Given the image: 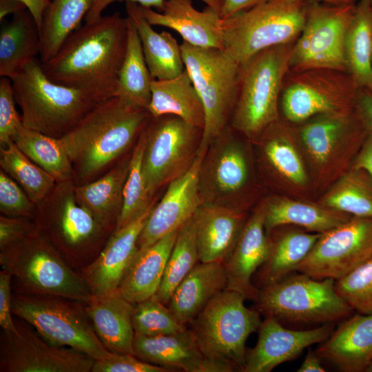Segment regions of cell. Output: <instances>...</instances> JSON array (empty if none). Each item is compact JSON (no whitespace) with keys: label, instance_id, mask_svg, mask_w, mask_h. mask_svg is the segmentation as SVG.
Instances as JSON below:
<instances>
[{"label":"cell","instance_id":"63","mask_svg":"<svg viewBox=\"0 0 372 372\" xmlns=\"http://www.w3.org/2000/svg\"><path fill=\"white\" fill-rule=\"evenodd\" d=\"M49 1H50V0H49Z\"/></svg>","mask_w":372,"mask_h":372},{"label":"cell","instance_id":"31","mask_svg":"<svg viewBox=\"0 0 372 372\" xmlns=\"http://www.w3.org/2000/svg\"><path fill=\"white\" fill-rule=\"evenodd\" d=\"M147 109L152 117L173 115L202 130L204 128V107L186 69L169 79H153Z\"/></svg>","mask_w":372,"mask_h":372},{"label":"cell","instance_id":"41","mask_svg":"<svg viewBox=\"0 0 372 372\" xmlns=\"http://www.w3.org/2000/svg\"><path fill=\"white\" fill-rule=\"evenodd\" d=\"M198 261L199 254L193 216L178 229L161 285L156 293L161 302L167 305L176 288Z\"/></svg>","mask_w":372,"mask_h":372},{"label":"cell","instance_id":"61","mask_svg":"<svg viewBox=\"0 0 372 372\" xmlns=\"http://www.w3.org/2000/svg\"><path fill=\"white\" fill-rule=\"evenodd\" d=\"M366 88H368L369 90H371L372 92V72H371V76L370 82H369L368 86Z\"/></svg>","mask_w":372,"mask_h":372},{"label":"cell","instance_id":"54","mask_svg":"<svg viewBox=\"0 0 372 372\" xmlns=\"http://www.w3.org/2000/svg\"><path fill=\"white\" fill-rule=\"evenodd\" d=\"M357 107L369 132H372V92L368 88H360Z\"/></svg>","mask_w":372,"mask_h":372},{"label":"cell","instance_id":"62","mask_svg":"<svg viewBox=\"0 0 372 372\" xmlns=\"http://www.w3.org/2000/svg\"><path fill=\"white\" fill-rule=\"evenodd\" d=\"M353 1H355V2H357V1H358L359 0H353Z\"/></svg>","mask_w":372,"mask_h":372},{"label":"cell","instance_id":"3","mask_svg":"<svg viewBox=\"0 0 372 372\" xmlns=\"http://www.w3.org/2000/svg\"><path fill=\"white\" fill-rule=\"evenodd\" d=\"M10 80L23 126L54 138L64 136L96 104L113 96L54 83L38 58L25 63Z\"/></svg>","mask_w":372,"mask_h":372},{"label":"cell","instance_id":"12","mask_svg":"<svg viewBox=\"0 0 372 372\" xmlns=\"http://www.w3.org/2000/svg\"><path fill=\"white\" fill-rule=\"evenodd\" d=\"M360 88L347 72L326 68L289 72L281 93L282 110L293 123L350 110L357 105Z\"/></svg>","mask_w":372,"mask_h":372},{"label":"cell","instance_id":"59","mask_svg":"<svg viewBox=\"0 0 372 372\" xmlns=\"http://www.w3.org/2000/svg\"><path fill=\"white\" fill-rule=\"evenodd\" d=\"M300 1H304V0H300ZM311 1L322 2L324 3L331 4V5H344V4H347L350 3H356L353 1V0H311Z\"/></svg>","mask_w":372,"mask_h":372},{"label":"cell","instance_id":"26","mask_svg":"<svg viewBox=\"0 0 372 372\" xmlns=\"http://www.w3.org/2000/svg\"><path fill=\"white\" fill-rule=\"evenodd\" d=\"M269 231L271 235H267L269 248L266 259L252 278L257 289L278 282L296 271L320 236L319 233H309L298 228H286V225Z\"/></svg>","mask_w":372,"mask_h":372},{"label":"cell","instance_id":"20","mask_svg":"<svg viewBox=\"0 0 372 372\" xmlns=\"http://www.w3.org/2000/svg\"><path fill=\"white\" fill-rule=\"evenodd\" d=\"M140 6L145 19L177 32L183 41L197 47L224 49L222 18L218 12L207 6L196 10L192 0H166L159 11Z\"/></svg>","mask_w":372,"mask_h":372},{"label":"cell","instance_id":"5","mask_svg":"<svg viewBox=\"0 0 372 372\" xmlns=\"http://www.w3.org/2000/svg\"><path fill=\"white\" fill-rule=\"evenodd\" d=\"M245 300L240 293L226 289L190 322L201 351L221 372L242 371L246 341L262 322L260 313L247 307Z\"/></svg>","mask_w":372,"mask_h":372},{"label":"cell","instance_id":"13","mask_svg":"<svg viewBox=\"0 0 372 372\" xmlns=\"http://www.w3.org/2000/svg\"><path fill=\"white\" fill-rule=\"evenodd\" d=\"M145 137L143 174L151 198L184 173L194 160L203 130L173 115L151 117Z\"/></svg>","mask_w":372,"mask_h":372},{"label":"cell","instance_id":"36","mask_svg":"<svg viewBox=\"0 0 372 372\" xmlns=\"http://www.w3.org/2000/svg\"><path fill=\"white\" fill-rule=\"evenodd\" d=\"M90 3L91 0H50L39 29L41 63L52 58L69 36L79 28Z\"/></svg>","mask_w":372,"mask_h":372},{"label":"cell","instance_id":"23","mask_svg":"<svg viewBox=\"0 0 372 372\" xmlns=\"http://www.w3.org/2000/svg\"><path fill=\"white\" fill-rule=\"evenodd\" d=\"M316 354L343 372H365L372 359V313H356L342 321Z\"/></svg>","mask_w":372,"mask_h":372},{"label":"cell","instance_id":"32","mask_svg":"<svg viewBox=\"0 0 372 372\" xmlns=\"http://www.w3.org/2000/svg\"><path fill=\"white\" fill-rule=\"evenodd\" d=\"M39 30L28 9L1 21L0 76L11 78L28 62L40 55Z\"/></svg>","mask_w":372,"mask_h":372},{"label":"cell","instance_id":"8","mask_svg":"<svg viewBox=\"0 0 372 372\" xmlns=\"http://www.w3.org/2000/svg\"><path fill=\"white\" fill-rule=\"evenodd\" d=\"M309 0H269L222 20L224 49L240 65L266 48L293 43Z\"/></svg>","mask_w":372,"mask_h":372},{"label":"cell","instance_id":"22","mask_svg":"<svg viewBox=\"0 0 372 372\" xmlns=\"http://www.w3.org/2000/svg\"><path fill=\"white\" fill-rule=\"evenodd\" d=\"M199 262H225L247 222L234 207L202 203L194 214Z\"/></svg>","mask_w":372,"mask_h":372},{"label":"cell","instance_id":"16","mask_svg":"<svg viewBox=\"0 0 372 372\" xmlns=\"http://www.w3.org/2000/svg\"><path fill=\"white\" fill-rule=\"evenodd\" d=\"M232 130L227 126L209 144L203 157L199 171L203 203L228 206L229 198L247 183V158Z\"/></svg>","mask_w":372,"mask_h":372},{"label":"cell","instance_id":"48","mask_svg":"<svg viewBox=\"0 0 372 372\" xmlns=\"http://www.w3.org/2000/svg\"><path fill=\"white\" fill-rule=\"evenodd\" d=\"M34 205L23 189L3 170L0 171V211L10 217L30 216Z\"/></svg>","mask_w":372,"mask_h":372},{"label":"cell","instance_id":"7","mask_svg":"<svg viewBox=\"0 0 372 372\" xmlns=\"http://www.w3.org/2000/svg\"><path fill=\"white\" fill-rule=\"evenodd\" d=\"M298 273L258 289L255 309L260 315L281 323L325 324L343 321L354 313L336 292L335 280Z\"/></svg>","mask_w":372,"mask_h":372},{"label":"cell","instance_id":"47","mask_svg":"<svg viewBox=\"0 0 372 372\" xmlns=\"http://www.w3.org/2000/svg\"><path fill=\"white\" fill-rule=\"evenodd\" d=\"M12 81L10 78L0 79V144L1 147L13 141L23 125L21 115L16 108Z\"/></svg>","mask_w":372,"mask_h":372},{"label":"cell","instance_id":"17","mask_svg":"<svg viewBox=\"0 0 372 372\" xmlns=\"http://www.w3.org/2000/svg\"><path fill=\"white\" fill-rule=\"evenodd\" d=\"M207 150L198 149L189 168L168 184L164 196L154 206L141 232L138 250L146 248L179 229L202 204L199 171Z\"/></svg>","mask_w":372,"mask_h":372},{"label":"cell","instance_id":"52","mask_svg":"<svg viewBox=\"0 0 372 372\" xmlns=\"http://www.w3.org/2000/svg\"><path fill=\"white\" fill-rule=\"evenodd\" d=\"M11 278L7 271L2 269L0 272V326L6 333L18 331L12 317Z\"/></svg>","mask_w":372,"mask_h":372},{"label":"cell","instance_id":"37","mask_svg":"<svg viewBox=\"0 0 372 372\" xmlns=\"http://www.w3.org/2000/svg\"><path fill=\"white\" fill-rule=\"evenodd\" d=\"M345 56L348 72L360 87L372 72V0H359L347 30Z\"/></svg>","mask_w":372,"mask_h":372},{"label":"cell","instance_id":"34","mask_svg":"<svg viewBox=\"0 0 372 372\" xmlns=\"http://www.w3.org/2000/svg\"><path fill=\"white\" fill-rule=\"evenodd\" d=\"M73 180L58 183L48 196L55 223L63 241L79 247L90 240L103 228L90 211L78 201Z\"/></svg>","mask_w":372,"mask_h":372},{"label":"cell","instance_id":"35","mask_svg":"<svg viewBox=\"0 0 372 372\" xmlns=\"http://www.w3.org/2000/svg\"><path fill=\"white\" fill-rule=\"evenodd\" d=\"M352 216L322 205L286 198L265 205L266 231L281 225H292L322 234L348 221Z\"/></svg>","mask_w":372,"mask_h":372},{"label":"cell","instance_id":"19","mask_svg":"<svg viewBox=\"0 0 372 372\" xmlns=\"http://www.w3.org/2000/svg\"><path fill=\"white\" fill-rule=\"evenodd\" d=\"M154 201L140 216L114 234L96 259L84 270L83 278L92 296L117 292L138 252L137 242Z\"/></svg>","mask_w":372,"mask_h":372},{"label":"cell","instance_id":"39","mask_svg":"<svg viewBox=\"0 0 372 372\" xmlns=\"http://www.w3.org/2000/svg\"><path fill=\"white\" fill-rule=\"evenodd\" d=\"M13 142L57 183L74 180L72 164L60 138L52 137L23 125Z\"/></svg>","mask_w":372,"mask_h":372},{"label":"cell","instance_id":"1","mask_svg":"<svg viewBox=\"0 0 372 372\" xmlns=\"http://www.w3.org/2000/svg\"><path fill=\"white\" fill-rule=\"evenodd\" d=\"M127 34V18L118 12L85 22L52 58L41 63L43 70L57 84L115 96Z\"/></svg>","mask_w":372,"mask_h":372},{"label":"cell","instance_id":"46","mask_svg":"<svg viewBox=\"0 0 372 372\" xmlns=\"http://www.w3.org/2000/svg\"><path fill=\"white\" fill-rule=\"evenodd\" d=\"M338 294L356 312L372 313V255L335 280Z\"/></svg>","mask_w":372,"mask_h":372},{"label":"cell","instance_id":"14","mask_svg":"<svg viewBox=\"0 0 372 372\" xmlns=\"http://www.w3.org/2000/svg\"><path fill=\"white\" fill-rule=\"evenodd\" d=\"M372 255V218L352 216L320 236L296 271L337 280Z\"/></svg>","mask_w":372,"mask_h":372},{"label":"cell","instance_id":"21","mask_svg":"<svg viewBox=\"0 0 372 372\" xmlns=\"http://www.w3.org/2000/svg\"><path fill=\"white\" fill-rule=\"evenodd\" d=\"M268 248L264 205L247 220L235 248L225 262L227 289L255 301L258 289L254 285L252 278L265 260Z\"/></svg>","mask_w":372,"mask_h":372},{"label":"cell","instance_id":"56","mask_svg":"<svg viewBox=\"0 0 372 372\" xmlns=\"http://www.w3.org/2000/svg\"><path fill=\"white\" fill-rule=\"evenodd\" d=\"M34 17L39 30L41 28L43 14L49 5V0H20Z\"/></svg>","mask_w":372,"mask_h":372},{"label":"cell","instance_id":"42","mask_svg":"<svg viewBox=\"0 0 372 372\" xmlns=\"http://www.w3.org/2000/svg\"><path fill=\"white\" fill-rule=\"evenodd\" d=\"M322 205L352 216L372 218V178L351 168L325 195Z\"/></svg>","mask_w":372,"mask_h":372},{"label":"cell","instance_id":"49","mask_svg":"<svg viewBox=\"0 0 372 372\" xmlns=\"http://www.w3.org/2000/svg\"><path fill=\"white\" fill-rule=\"evenodd\" d=\"M92 372H169L172 369L154 365L134 355L111 353L105 358L96 360Z\"/></svg>","mask_w":372,"mask_h":372},{"label":"cell","instance_id":"57","mask_svg":"<svg viewBox=\"0 0 372 372\" xmlns=\"http://www.w3.org/2000/svg\"><path fill=\"white\" fill-rule=\"evenodd\" d=\"M297 371L324 372L326 371V370L321 364V358L315 351L309 350Z\"/></svg>","mask_w":372,"mask_h":372},{"label":"cell","instance_id":"60","mask_svg":"<svg viewBox=\"0 0 372 372\" xmlns=\"http://www.w3.org/2000/svg\"><path fill=\"white\" fill-rule=\"evenodd\" d=\"M365 372H372V359L366 367Z\"/></svg>","mask_w":372,"mask_h":372},{"label":"cell","instance_id":"40","mask_svg":"<svg viewBox=\"0 0 372 372\" xmlns=\"http://www.w3.org/2000/svg\"><path fill=\"white\" fill-rule=\"evenodd\" d=\"M1 170L23 189L34 204H39L54 190L57 182L32 161L13 142L0 148Z\"/></svg>","mask_w":372,"mask_h":372},{"label":"cell","instance_id":"9","mask_svg":"<svg viewBox=\"0 0 372 372\" xmlns=\"http://www.w3.org/2000/svg\"><path fill=\"white\" fill-rule=\"evenodd\" d=\"M185 68L202 101L205 125L198 147L209 144L229 125L235 106L240 64L225 49L180 44Z\"/></svg>","mask_w":372,"mask_h":372},{"label":"cell","instance_id":"18","mask_svg":"<svg viewBox=\"0 0 372 372\" xmlns=\"http://www.w3.org/2000/svg\"><path fill=\"white\" fill-rule=\"evenodd\" d=\"M254 348L247 349L242 372H270L277 366L291 361L310 346L322 343L334 331L333 324L307 330L285 327L273 317H265L258 329Z\"/></svg>","mask_w":372,"mask_h":372},{"label":"cell","instance_id":"4","mask_svg":"<svg viewBox=\"0 0 372 372\" xmlns=\"http://www.w3.org/2000/svg\"><path fill=\"white\" fill-rule=\"evenodd\" d=\"M293 43L266 48L240 65L230 120L234 130L253 138L278 120V102Z\"/></svg>","mask_w":372,"mask_h":372},{"label":"cell","instance_id":"58","mask_svg":"<svg viewBox=\"0 0 372 372\" xmlns=\"http://www.w3.org/2000/svg\"><path fill=\"white\" fill-rule=\"evenodd\" d=\"M27 9L20 0H0V21L9 14H14Z\"/></svg>","mask_w":372,"mask_h":372},{"label":"cell","instance_id":"25","mask_svg":"<svg viewBox=\"0 0 372 372\" xmlns=\"http://www.w3.org/2000/svg\"><path fill=\"white\" fill-rule=\"evenodd\" d=\"M369 133L356 106L347 111L318 115L302 127L300 137L312 159L322 164L329 161L341 141L362 145Z\"/></svg>","mask_w":372,"mask_h":372},{"label":"cell","instance_id":"43","mask_svg":"<svg viewBox=\"0 0 372 372\" xmlns=\"http://www.w3.org/2000/svg\"><path fill=\"white\" fill-rule=\"evenodd\" d=\"M145 145V137L142 131L130 155L129 171L114 230L123 227L137 218L154 201L148 194L143 174Z\"/></svg>","mask_w":372,"mask_h":372},{"label":"cell","instance_id":"55","mask_svg":"<svg viewBox=\"0 0 372 372\" xmlns=\"http://www.w3.org/2000/svg\"><path fill=\"white\" fill-rule=\"evenodd\" d=\"M268 1L269 0H224L220 17L222 19H225Z\"/></svg>","mask_w":372,"mask_h":372},{"label":"cell","instance_id":"33","mask_svg":"<svg viewBox=\"0 0 372 372\" xmlns=\"http://www.w3.org/2000/svg\"><path fill=\"white\" fill-rule=\"evenodd\" d=\"M130 161V156L97 180L74 186L78 201L90 211L103 229L116 222Z\"/></svg>","mask_w":372,"mask_h":372},{"label":"cell","instance_id":"6","mask_svg":"<svg viewBox=\"0 0 372 372\" xmlns=\"http://www.w3.org/2000/svg\"><path fill=\"white\" fill-rule=\"evenodd\" d=\"M2 269L25 293L52 296L87 303L92 293L83 276L73 271L37 229L0 253Z\"/></svg>","mask_w":372,"mask_h":372},{"label":"cell","instance_id":"11","mask_svg":"<svg viewBox=\"0 0 372 372\" xmlns=\"http://www.w3.org/2000/svg\"><path fill=\"white\" fill-rule=\"evenodd\" d=\"M355 5L309 0L304 28L292 46L289 72L326 68L349 72L345 39Z\"/></svg>","mask_w":372,"mask_h":372},{"label":"cell","instance_id":"30","mask_svg":"<svg viewBox=\"0 0 372 372\" xmlns=\"http://www.w3.org/2000/svg\"><path fill=\"white\" fill-rule=\"evenodd\" d=\"M127 17L134 25L153 79L165 80L182 73L185 64L180 45L167 31L157 32L143 15L137 3L126 1Z\"/></svg>","mask_w":372,"mask_h":372},{"label":"cell","instance_id":"53","mask_svg":"<svg viewBox=\"0 0 372 372\" xmlns=\"http://www.w3.org/2000/svg\"><path fill=\"white\" fill-rule=\"evenodd\" d=\"M351 168L366 171L372 178V132H369L359 149Z\"/></svg>","mask_w":372,"mask_h":372},{"label":"cell","instance_id":"2","mask_svg":"<svg viewBox=\"0 0 372 372\" xmlns=\"http://www.w3.org/2000/svg\"><path fill=\"white\" fill-rule=\"evenodd\" d=\"M151 115L118 96L96 104L60 138L74 170L76 185L88 183L137 141Z\"/></svg>","mask_w":372,"mask_h":372},{"label":"cell","instance_id":"50","mask_svg":"<svg viewBox=\"0 0 372 372\" xmlns=\"http://www.w3.org/2000/svg\"><path fill=\"white\" fill-rule=\"evenodd\" d=\"M25 217L0 216V249L23 239L36 227Z\"/></svg>","mask_w":372,"mask_h":372},{"label":"cell","instance_id":"10","mask_svg":"<svg viewBox=\"0 0 372 372\" xmlns=\"http://www.w3.org/2000/svg\"><path fill=\"white\" fill-rule=\"evenodd\" d=\"M12 311L52 344L73 348L95 360L112 353L96 335L85 307L69 299L21 294L12 298Z\"/></svg>","mask_w":372,"mask_h":372},{"label":"cell","instance_id":"28","mask_svg":"<svg viewBox=\"0 0 372 372\" xmlns=\"http://www.w3.org/2000/svg\"><path fill=\"white\" fill-rule=\"evenodd\" d=\"M227 286L225 262H199L176 288L167 306L187 325Z\"/></svg>","mask_w":372,"mask_h":372},{"label":"cell","instance_id":"51","mask_svg":"<svg viewBox=\"0 0 372 372\" xmlns=\"http://www.w3.org/2000/svg\"><path fill=\"white\" fill-rule=\"evenodd\" d=\"M116 1L123 0H91L90 6L87 13L85 17V22L94 21L102 16L103 12L111 3ZM130 1L145 7L156 8L159 11L163 7L166 0H124ZM204 2L207 6L211 7L220 14L224 0H200Z\"/></svg>","mask_w":372,"mask_h":372},{"label":"cell","instance_id":"44","mask_svg":"<svg viewBox=\"0 0 372 372\" xmlns=\"http://www.w3.org/2000/svg\"><path fill=\"white\" fill-rule=\"evenodd\" d=\"M262 133L268 136L264 145V153L269 164L288 180L304 185L307 177L301 158L293 144L279 132L276 122Z\"/></svg>","mask_w":372,"mask_h":372},{"label":"cell","instance_id":"29","mask_svg":"<svg viewBox=\"0 0 372 372\" xmlns=\"http://www.w3.org/2000/svg\"><path fill=\"white\" fill-rule=\"evenodd\" d=\"M178 229L146 248L138 250L118 286L117 292L119 295L134 304L156 295Z\"/></svg>","mask_w":372,"mask_h":372},{"label":"cell","instance_id":"24","mask_svg":"<svg viewBox=\"0 0 372 372\" xmlns=\"http://www.w3.org/2000/svg\"><path fill=\"white\" fill-rule=\"evenodd\" d=\"M134 355L146 362L186 372H221L207 360L190 329L173 334L146 336L135 334ZM174 371V370H173Z\"/></svg>","mask_w":372,"mask_h":372},{"label":"cell","instance_id":"15","mask_svg":"<svg viewBox=\"0 0 372 372\" xmlns=\"http://www.w3.org/2000/svg\"><path fill=\"white\" fill-rule=\"evenodd\" d=\"M5 333L1 351L2 372H89L95 360L68 347L50 343L23 326Z\"/></svg>","mask_w":372,"mask_h":372},{"label":"cell","instance_id":"45","mask_svg":"<svg viewBox=\"0 0 372 372\" xmlns=\"http://www.w3.org/2000/svg\"><path fill=\"white\" fill-rule=\"evenodd\" d=\"M132 322L135 334L146 336L177 333L187 329L156 295L134 304Z\"/></svg>","mask_w":372,"mask_h":372},{"label":"cell","instance_id":"38","mask_svg":"<svg viewBox=\"0 0 372 372\" xmlns=\"http://www.w3.org/2000/svg\"><path fill=\"white\" fill-rule=\"evenodd\" d=\"M127 20V48L118 76L116 96L134 105L147 109L151 99L153 78L138 32L132 21L128 18Z\"/></svg>","mask_w":372,"mask_h":372},{"label":"cell","instance_id":"27","mask_svg":"<svg viewBox=\"0 0 372 372\" xmlns=\"http://www.w3.org/2000/svg\"><path fill=\"white\" fill-rule=\"evenodd\" d=\"M86 304L85 311L104 347L112 353L134 355V304L118 292L92 296Z\"/></svg>","mask_w":372,"mask_h":372}]
</instances>
